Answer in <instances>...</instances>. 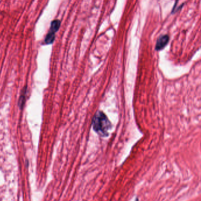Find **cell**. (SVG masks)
<instances>
[{
  "label": "cell",
  "mask_w": 201,
  "mask_h": 201,
  "mask_svg": "<svg viewBox=\"0 0 201 201\" xmlns=\"http://www.w3.org/2000/svg\"><path fill=\"white\" fill-rule=\"evenodd\" d=\"M169 41V36L167 34L161 36L157 40L155 49L157 51H160L163 49L168 44Z\"/></svg>",
  "instance_id": "obj_2"
},
{
  "label": "cell",
  "mask_w": 201,
  "mask_h": 201,
  "mask_svg": "<svg viewBox=\"0 0 201 201\" xmlns=\"http://www.w3.org/2000/svg\"><path fill=\"white\" fill-rule=\"evenodd\" d=\"M60 24H61V21L60 20H55L52 21L51 23L50 28L49 31H52L55 33L58 30L60 27Z\"/></svg>",
  "instance_id": "obj_3"
},
{
  "label": "cell",
  "mask_w": 201,
  "mask_h": 201,
  "mask_svg": "<svg viewBox=\"0 0 201 201\" xmlns=\"http://www.w3.org/2000/svg\"><path fill=\"white\" fill-rule=\"evenodd\" d=\"M94 131L101 137H107L111 129V123L107 116L101 111L96 113L92 119Z\"/></svg>",
  "instance_id": "obj_1"
},
{
  "label": "cell",
  "mask_w": 201,
  "mask_h": 201,
  "mask_svg": "<svg viewBox=\"0 0 201 201\" xmlns=\"http://www.w3.org/2000/svg\"><path fill=\"white\" fill-rule=\"evenodd\" d=\"M55 40V33L49 31L48 34H47L44 42L46 44H52Z\"/></svg>",
  "instance_id": "obj_4"
},
{
  "label": "cell",
  "mask_w": 201,
  "mask_h": 201,
  "mask_svg": "<svg viewBox=\"0 0 201 201\" xmlns=\"http://www.w3.org/2000/svg\"><path fill=\"white\" fill-rule=\"evenodd\" d=\"M26 89H25V90ZM24 90V93L23 94V95H21V96L20 97V100H19V106L21 108H23L24 104V101H25V92Z\"/></svg>",
  "instance_id": "obj_5"
}]
</instances>
